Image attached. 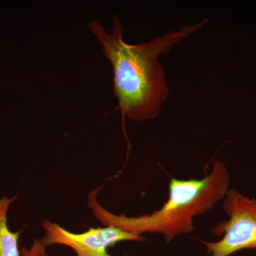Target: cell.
I'll list each match as a JSON object with an SVG mask.
<instances>
[{"mask_svg": "<svg viewBox=\"0 0 256 256\" xmlns=\"http://www.w3.org/2000/svg\"><path fill=\"white\" fill-rule=\"evenodd\" d=\"M207 22L184 24L178 31L138 44L124 41V26L116 15L112 16L110 33H107L98 20L89 22L88 28L98 40L102 53L112 65V89L122 124L126 118L143 122L159 116L170 92L160 56L169 53L175 45L184 41Z\"/></svg>", "mask_w": 256, "mask_h": 256, "instance_id": "cell-1", "label": "cell"}, {"mask_svg": "<svg viewBox=\"0 0 256 256\" xmlns=\"http://www.w3.org/2000/svg\"><path fill=\"white\" fill-rule=\"evenodd\" d=\"M230 174L222 162L216 160L208 174L200 180L170 178L169 196L162 206L148 214L128 216L106 210L97 200L100 188L92 190L88 206L104 226H112L143 236L160 234L166 242L194 230V220L214 208L228 192Z\"/></svg>", "mask_w": 256, "mask_h": 256, "instance_id": "cell-2", "label": "cell"}, {"mask_svg": "<svg viewBox=\"0 0 256 256\" xmlns=\"http://www.w3.org/2000/svg\"><path fill=\"white\" fill-rule=\"evenodd\" d=\"M228 218L220 220L212 232L216 242H201L208 256H230L247 249H256V200L232 188L223 200Z\"/></svg>", "mask_w": 256, "mask_h": 256, "instance_id": "cell-3", "label": "cell"}, {"mask_svg": "<svg viewBox=\"0 0 256 256\" xmlns=\"http://www.w3.org/2000/svg\"><path fill=\"white\" fill-rule=\"evenodd\" d=\"M42 226L45 234L41 240L45 246H65L74 250L77 256H112L108 250L120 242L146 240L143 236L112 226L90 228L82 234L72 233L48 220H44Z\"/></svg>", "mask_w": 256, "mask_h": 256, "instance_id": "cell-4", "label": "cell"}, {"mask_svg": "<svg viewBox=\"0 0 256 256\" xmlns=\"http://www.w3.org/2000/svg\"><path fill=\"white\" fill-rule=\"evenodd\" d=\"M18 196L0 198V256H22L18 238L22 232H12L8 228V214Z\"/></svg>", "mask_w": 256, "mask_h": 256, "instance_id": "cell-5", "label": "cell"}, {"mask_svg": "<svg viewBox=\"0 0 256 256\" xmlns=\"http://www.w3.org/2000/svg\"><path fill=\"white\" fill-rule=\"evenodd\" d=\"M22 256H48L46 252V246L41 239H35L31 246L26 248H23L21 250Z\"/></svg>", "mask_w": 256, "mask_h": 256, "instance_id": "cell-6", "label": "cell"}]
</instances>
